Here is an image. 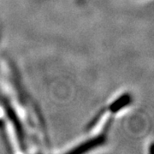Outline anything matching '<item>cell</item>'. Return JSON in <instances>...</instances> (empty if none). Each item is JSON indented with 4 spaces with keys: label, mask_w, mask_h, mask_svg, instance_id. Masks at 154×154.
Returning <instances> with one entry per match:
<instances>
[{
    "label": "cell",
    "mask_w": 154,
    "mask_h": 154,
    "mask_svg": "<svg viewBox=\"0 0 154 154\" xmlns=\"http://www.w3.org/2000/svg\"><path fill=\"white\" fill-rule=\"evenodd\" d=\"M110 128V127L105 128L104 129L100 130L98 134H94L93 136H91L87 140L76 145L73 148L69 150L67 152H69V153H83V152H87L92 151L94 149L101 146L107 140V135H108V132H109Z\"/></svg>",
    "instance_id": "obj_1"
}]
</instances>
